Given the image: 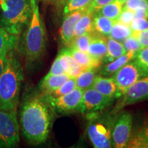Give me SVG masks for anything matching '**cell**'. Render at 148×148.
I'll return each instance as SVG.
<instances>
[{"label":"cell","mask_w":148,"mask_h":148,"mask_svg":"<svg viewBox=\"0 0 148 148\" xmlns=\"http://www.w3.org/2000/svg\"><path fill=\"white\" fill-rule=\"evenodd\" d=\"M20 126L24 137L33 145L46 141L49 136L51 116L48 103L41 97H30L22 106Z\"/></svg>","instance_id":"cell-1"},{"label":"cell","mask_w":148,"mask_h":148,"mask_svg":"<svg viewBox=\"0 0 148 148\" xmlns=\"http://www.w3.org/2000/svg\"><path fill=\"white\" fill-rule=\"evenodd\" d=\"M23 71L21 63L10 51L7 55L5 68L0 76V109L16 112Z\"/></svg>","instance_id":"cell-2"},{"label":"cell","mask_w":148,"mask_h":148,"mask_svg":"<svg viewBox=\"0 0 148 148\" xmlns=\"http://www.w3.org/2000/svg\"><path fill=\"white\" fill-rule=\"evenodd\" d=\"M32 1V14L22 39V53L29 62H34L41 58L46 47V33L40 17L36 0Z\"/></svg>","instance_id":"cell-3"},{"label":"cell","mask_w":148,"mask_h":148,"mask_svg":"<svg viewBox=\"0 0 148 148\" xmlns=\"http://www.w3.org/2000/svg\"><path fill=\"white\" fill-rule=\"evenodd\" d=\"M0 8V26L10 34L19 36L31 19L32 0H2Z\"/></svg>","instance_id":"cell-4"},{"label":"cell","mask_w":148,"mask_h":148,"mask_svg":"<svg viewBox=\"0 0 148 148\" xmlns=\"http://www.w3.org/2000/svg\"><path fill=\"white\" fill-rule=\"evenodd\" d=\"M116 118L112 114L91 116L87 127L88 136L95 148L112 147V130Z\"/></svg>","instance_id":"cell-5"},{"label":"cell","mask_w":148,"mask_h":148,"mask_svg":"<svg viewBox=\"0 0 148 148\" xmlns=\"http://www.w3.org/2000/svg\"><path fill=\"white\" fill-rule=\"evenodd\" d=\"M19 140V124L16 112L0 109V148L16 147Z\"/></svg>","instance_id":"cell-6"},{"label":"cell","mask_w":148,"mask_h":148,"mask_svg":"<svg viewBox=\"0 0 148 148\" xmlns=\"http://www.w3.org/2000/svg\"><path fill=\"white\" fill-rule=\"evenodd\" d=\"M147 75V72L134 60L120 68L112 76L117 86L118 98L121 97L130 86Z\"/></svg>","instance_id":"cell-7"},{"label":"cell","mask_w":148,"mask_h":148,"mask_svg":"<svg viewBox=\"0 0 148 148\" xmlns=\"http://www.w3.org/2000/svg\"><path fill=\"white\" fill-rule=\"evenodd\" d=\"M113 100V99L102 95L95 88H89L85 90L83 93L79 112L89 119L110 106Z\"/></svg>","instance_id":"cell-8"},{"label":"cell","mask_w":148,"mask_h":148,"mask_svg":"<svg viewBox=\"0 0 148 148\" xmlns=\"http://www.w3.org/2000/svg\"><path fill=\"white\" fill-rule=\"evenodd\" d=\"M84 90L75 87L72 91L61 97L45 100L56 112L61 114L79 111Z\"/></svg>","instance_id":"cell-9"},{"label":"cell","mask_w":148,"mask_h":148,"mask_svg":"<svg viewBox=\"0 0 148 148\" xmlns=\"http://www.w3.org/2000/svg\"><path fill=\"white\" fill-rule=\"evenodd\" d=\"M132 116L127 112H124L116 119L112 130V147H126L132 135Z\"/></svg>","instance_id":"cell-10"},{"label":"cell","mask_w":148,"mask_h":148,"mask_svg":"<svg viewBox=\"0 0 148 148\" xmlns=\"http://www.w3.org/2000/svg\"><path fill=\"white\" fill-rule=\"evenodd\" d=\"M118 102L116 110L148 99V75L140 78L126 90Z\"/></svg>","instance_id":"cell-11"},{"label":"cell","mask_w":148,"mask_h":148,"mask_svg":"<svg viewBox=\"0 0 148 148\" xmlns=\"http://www.w3.org/2000/svg\"><path fill=\"white\" fill-rule=\"evenodd\" d=\"M86 9L74 11L64 15L60 29L61 40L64 45H69L74 38L75 27L79 18L86 12Z\"/></svg>","instance_id":"cell-12"},{"label":"cell","mask_w":148,"mask_h":148,"mask_svg":"<svg viewBox=\"0 0 148 148\" xmlns=\"http://www.w3.org/2000/svg\"><path fill=\"white\" fill-rule=\"evenodd\" d=\"M61 66L65 73L71 77L76 78L78 75L84 71V69L73 58L69 53V49H64L59 53Z\"/></svg>","instance_id":"cell-13"},{"label":"cell","mask_w":148,"mask_h":148,"mask_svg":"<svg viewBox=\"0 0 148 148\" xmlns=\"http://www.w3.org/2000/svg\"><path fill=\"white\" fill-rule=\"evenodd\" d=\"M92 88L111 99L118 98L117 86L112 77L97 76L92 85Z\"/></svg>","instance_id":"cell-14"},{"label":"cell","mask_w":148,"mask_h":148,"mask_svg":"<svg viewBox=\"0 0 148 148\" xmlns=\"http://www.w3.org/2000/svg\"><path fill=\"white\" fill-rule=\"evenodd\" d=\"M137 51H126L124 54L116 58L112 62H108L103 66L101 71V75L102 76H110L119 70L120 68L124 66L125 64L128 63L129 62L134 60L135 56Z\"/></svg>","instance_id":"cell-15"},{"label":"cell","mask_w":148,"mask_h":148,"mask_svg":"<svg viewBox=\"0 0 148 148\" xmlns=\"http://www.w3.org/2000/svg\"><path fill=\"white\" fill-rule=\"evenodd\" d=\"M69 51L73 58L85 70L98 69L103 62L102 60L94 58L88 52L79 51L75 48H69Z\"/></svg>","instance_id":"cell-16"},{"label":"cell","mask_w":148,"mask_h":148,"mask_svg":"<svg viewBox=\"0 0 148 148\" xmlns=\"http://www.w3.org/2000/svg\"><path fill=\"white\" fill-rule=\"evenodd\" d=\"M66 73L60 75H47L42 79L39 84V88L42 92V95L49 93L60 87L63 83L70 78Z\"/></svg>","instance_id":"cell-17"},{"label":"cell","mask_w":148,"mask_h":148,"mask_svg":"<svg viewBox=\"0 0 148 148\" xmlns=\"http://www.w3.org/2000/svg\"><path fill=\"white\" fill-rule=\"evenodd\" d=\"M88 53L94 58L103 61L107 53V38L106 37L94 34L88 46Z\"/></svg>","instance_id":"cell-18"},{"label":"cell","mask_w":148,"mask_h":148,"mask_svg":"<svg viewBox=\"0 0 148 148\" xmlns=\"http://www.w3.org/2000/svg\"><path fill=\"white\" fill-rule=\"evenodd\" d=\"M18 42V36L9 33L0 26V57L7 56L16 47Z\"/></svg>","instance_id":"cell-19"},{"label":"cell","mask_w":148,"mask_h":148,"mask_svg":"<svg viewBox=\"0 0 148 148\" xmlns=\"http://www.w3.org/2000/svg\"><path fill=\"white\" fill-rule=\"evenodd\" d=\"M116 21L97 13L93 14L94 32L103 36H109Z\"/></svg>","instance_id":"cell-20"},{"label":"cell","mask_w":148,"mask_h":148,"mask_svg":"<svg viewBox=\"0 0 148 148\" xmlns=\"http://www.w3.org/2000/svg\"><path fill=\"white\" fill-rule=\"evenodd\" d=\"M125 53H126V51L123 42L108 36L107 38V53L103 58V62L108 63L123 55Z\"/></svg>","instance_id":"cell-21"},{"label":"cell","mask_w":148,"mask_h":148,"mask_svg":"<svg viewBox=\"0 0 148 148\" xmlns=\"http://www.w3.org/2000/svg\"><path fill=\"white\" fill-rule=\"evenodd\" d=\"M94 32L93 14L88 12L86 10L75 25L74 38L84 34H91Z\"/></svg>","instance_id":"cell-22"},{"label":"cell","mask_w":148,"mask_h":148,"mask_svg":"<svg viewBox=\"0 0 148 148\" xmlns=\"http://www.w3.org/2000/svg\"><path fill=\"white\" fill-rule=\"evenodd\" d=\"M124 3L125 1L123 0H114L104 5L95 13L99 14L114 21H117L120 14L123 9Z\"/></svg>","instance_id":"cell-23"},{"label":"cell","mask_w":148,"mask_h":148,"mask_svg":"<svg viewBox=\"0 0 148 148\" xmlns=\"http://www.w3.org/2000/svg\"><path fill=\"white\" fill-rule=\"evenodd\" d=\"M97 76L96 69L84 70L75 78L76 87L80 88L84 91L88 88H91Z\"/></svg>","instance_id":"cell-24"},{"label":"cell","mask_w":148,"mask_h":148,"mask_svg":"<svg viewBox=\"0 0 148 148\" xmlns=\"http://www.w3.org/2000/svg\"><path fill=\"white\" fill-rule=\"evenodd\" d=\"M126 147L148 148V125L131 135Z\"/></svg>","instance_id":"cell-25"},{"label":"cell","mask_w":148,"mask_h":148,"mask_svg":"<svg viewBox=\"0 0 148 148\" xmlns=\"http://www.w3.org/2000/svg\"><path fill=\"white\" fill-rule=\"evenodd\" d=\"M75 87H76L75 78L70 77L57 89L51 92H49V93L42 95V98L45 100H47V99H54V98L61 97V96L66 95V94L69 93V92L72 91Z\"/></svg>","instance_id":"cell-26"},{"label":"cell","mask_w":148,"mask_h":148,"mask_svg":"<svg viewBox=\"0 0 148 148\" xmlns=\"http://www.w3.org/2000/svg\"><path fill=\"white\" fill-rule=\"evenodd\" d=\"M132 34V30L130 25L116 21L114 23L109 36L118 41L123 42L125 39L130 36Z\"/></svg>","instance_id":"cell-27"},{"label":"cell","mask_w":148,"mask_h":148,"mask_svg":"<svg viewBox=\"0 0 148 148\" xmlns=\"http://www.w3.org/2000/svg\"><path fill=\"white\" fill-rule=\"evenodd\" d=\"M92 0H68L63 6V14L73 12L74 11L86 9Z\"/></svg>","instance_id":"cell-28"},{"label":"cell","mask_w":148,"mask_h":148,"mask_svg":"<svg viewBox=\"0 0 148 148\" xmlns=\"http://www.w3.org/2000/svg\"><path fill=\"white\" fill-rule=\"evenodd\" d=\"M93 33L91 34H84L81 36L75 37L73 40L70 44V47L75 48L79 51H84V52H88V46L93 36Z\"/></svg>","instance_id":"cell-29"},{"label":"cell","mask_w":148,"mask_h":148,"mask_svg":"<svg viewBox=\"0 0 148 148\" xmlns=\"http://www.w3.org/2000/svg\"><path fill=\"white\" fill-rule=\"evenodd\" d=\"M134 60L148 73V47L141 48L136 52Z\"/></svg>","instance_id":"cell-30"},{"label":"cell","mask_w":148,"mask_h":148,"mask_svg":"<svg viewBox=\"0 0 148 148\" xmlns=\"http://www.w3.org/2000/svg\"><path fill=\"white\" fill-rule=\"evenodd\" d=\"M123 8L133 12L138 9L148 10V0H127L125 1Z\"/></svg>","instance_id":"cell-31"},{"label":"cell","mask_w":148,"mask_h":148,"mask_svg":"<svg viewBox=\"0 0 148 148\" xmlns=\"http://www.w3.org/2000/svg\"><path fill=\"white\" fill-rule=\"evenodd\" d=\"M123 46H124L125 51H138L141 49V46H140V43L138 42V40L132 35L127 38L123 41Z\"/></svg>","instance_id":"cell-32"},{"label":"cell","mask_w":148,"mask_h":148,"mask_svg":"<svg viewBox=\"0 0 148 148\" xmlns=\"http://www.w3.org/2000/svg\"><path fill=\"white\" fill-rule=\"evenodd\" d=\"M130 27L132 31H143L148 28V19L145 18H134Z\"/></svg>","instance_id":"cell-33"},{"label":"cell","mask_w":148,"mask_h":148,"mask_svg":"<svg viewBox=\"0 0 148 148\" xmlns=\"http://www.w3.org/2000/svg\"><path fill=\"white\" fill-rule=\"evenodd\" d=\"M132 36L138 40L142 48L148 47V28L143 31H132Z\"/></svg>","instance_id":"cell-34"},{"label":"cell","mask_w":148,"mask_h":148,"mask_svg":"<svg viewBox=\"0 0 148 148\" xmlns=\"http://www.w3.org/2000/svg\"><path fill=\"white\" fill-rule=\"evenodd\" d=\"M134 18V12L132 10H127V9L123 8L121 13L120 14L119 17L118 18L117 21L120 23L125 24V25H130Z\"/></svg>","instance_id":"cell-35"},{"label":"cell","mask_w":148,"mask_h":148,"mask_svg":"<svg viewBox=\"0 0 148 148\" xmlns=\"http://www.w3.org/2000/svg\"><path fill=\"white\" fill-rule=\"evenodd\" d=\"M114 0H92L87 8L88 12L94 14L97 10Z\"/></svg>","instance_id":"cell-36"},{"label":"cell","mask_w":148,"mask_h":148,"mask_svg":"<svg viewBox=\"0 0 148 148\" xmlns=\"http://www.w3.org/2000/svg\"><path fill=\"white\" fill-rule=\"evenodd\" d=\"M65 73L64 69H62V66H61L60 57L59 56H57L55 60L53 61L52 65L51 66V69L48 72L47 75H60V74Z\"/></svg>","instance_id":"cell-37"},{"label":"cell","mask_w":148,"mask_h":148,"mask_svg":"<svg viewBox=\"0 0 148 148\" xmlns=\"http://www.w3.org/2000/svg\"><path fill=\"white\" fill-rule=\"evenodd\" d=\"M42 1L45 3L55 5L56 6H64L68 0H42Z\"/></svg>","instance_id":"cell-38"},{"label":"cell","mask_w":148,"mask_h":148,"mask_svg":"<svg viewBox=\"0 0 148 148\" xmlns=\"http://www.w3.org/2000/svg\"><path fill=\"white\" fill-rule=\"evenodd\" d=\"M8 55V54H7ZM7 61V56L3 57H0V76H1V73L4 69L5 64H6Z\"/></svg>","instance_id":"cell-39"},{"label":"cell","mask_w":148,"mask_h":148,"mask_svg":"<svg viewBox=\"0 0 148 148\" xmlns=\"http://www.w3.org/2000/svg\"><path fill=\"white\" fill-rule=\"evenodd\" d=\"M123 1H127V0H123Z\"/></svg>","instance_id":"cell-40"},{"label":"cell","mask_w":148,"mask_h":148,"mask_svg":"<svg viewBox=\"0 0 148 148\" xmlns=\"http://www.w3.org/2000/svg\"><path fill=\"white\" fill-rule=\"evenodd\" d=\"M0 1H2V0H0Z\"/></svg>","instance_id":"cell-41"}]
</instances>
